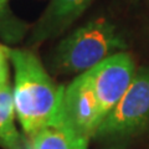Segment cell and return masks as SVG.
I'll return each instance as SVG.
<instances>
[{
	"label": "cell",
	"instance_id": "5b68a950",
	"mask_svg": "<svg viewBox=\"0 0 149 149\" xmlns=\"http://www.w3.org/2000/svg\"><path fill=\"white\" fill-rule=\"evenodd\" d=\"M15 104L10 83L0 86V147L3 149H26V138L15 123Z\"/></svg>",
	"mask_w": 149,
	"mask_h": 149
},
{
	"label": "cell",
	"instance_id": "8992f818",
	"mask_svg": "<svg viewBox=\"0 0 149 149\" xmlns=\"http://www.w3.org/2000/svg\"><path fill=\"white\" fill-rule=\"evenodd\" d=\"M78 141H81V138L67 125L58 124L45 128L26 138V149H74Z\"/></svg>",
	"mask_w": 149,
	"mask_h": 149
},
{
	"label": "cell",
	"instance_id": "277c9868",
	"mask_svg": "<svg viewBox=\"0 0 149 149\" xmlns=\"http://www.w3.org/2000/svg\"><path fill=\"white\" fill-rule=\"evenodd\" d=\"M92 0H50L30 36L31 45L61 35L90 6Z\"/></svg>",
	"mask_w": 149,
	"mask_h": 149
},
{
	"label": "cell",
	"instance_id": "9c48e42d",
	"mask_svg": "<svg viewBox=\"0 0 149 149\" xmlns=\"http://www.w3.org/2000/svg\"><path fill=\"white\" fill-rule=\"evenodd\" d=\"M9 0H0V4H1V6L3 8H5L6 6V4H8Z\"/></svg>",
	"mask_w": 149,
	"mask_h": 149
},
{
	"label": "cell",
	"instance_id": "7a4b0ae2",
	"mask_svg": "<svg viewBox=\"0 0 149 149\" xmlns=\"http://www.w3.org/2000/svg\"><path fill=\"white\" fill-rule=\"evenodd\" d=\"M125 47L113 22L106 17L95 19L60 41L51 55L50 67L58 74H81Z\"/></svg>",
	"mask_w": 149,
	"mask_h": 149
},
{
	"label": "cell",
	"instance_id": "ba28073f",
	"mask_svg": "<svg viewBox=\"0 0 149 149\" xmlns=\"http://www.w3.org/2000/svg\"><path fill=\"white\" fill-rule=\"evenodd\" d=\"M74 149H88V141H83V139L78 141Z\"/></svg>",
	"mask_w": 149,
	"mask_h": 149
},
{
	"label": "cell",
	"instance_id": "30bf717a",
	"mask_svg": "<svg viewBox=\"0 0 149 149\" xmlns=\"http://www.w3.org/2000/svg\"><path fill=\"white\" fill-rule=\"evenodd\" d=\"M4 9H5V8H3V6H1V4H0V15H1V14L4 13Z\"/></svg>",
	"mask_w": 149,
	"mask_h": 149
},
{
	"label": "cell",
	"instance_id": "3957f363",
	"mask_svg": "<svg viewBox=\"0 0 149 149\" xmlns=\"http://www.w3.org/2000/svg\"><path fill=\"white\" fill-rule=\"evenodd\" d=\"M149 124V67L134 73L127 91L97 128L92 139L119 142L137 136Z\"/></svg>",
	"mask_w": 149,
	"mask_h": 149
},
{
	"label": "cell",
	"instance_id": "52a82bcc",
	"mask_svg": "<svg viewBox=\"0 0 149 149\" xmlns=\"http://www.w3.org/2000/svg\"><path fill=\"white\" fill-rule=\"evenodd\" d=\"M9 61L6 46L0 45V86L9 83Z\"/></svg>",
	"mask_w": 149,
	"mask_h": 149
},
{
	"label": "cell",
	"instance_id": "6da1fadb",
	"mask_svg": "<svg viewBox=\"0 0 149 149\" xmlns=\"http://www.w3.org/2000/svg\"><path fill=\"white\" fill-rule=\"evenodd\" d=\"M14 67L13 96L19 123L26 138L62 124L65 86L57 85L30 50L6 47Z\"/></svg>",
	"mask_w": 149,
	"mask_h": 149
}]
</instances>
